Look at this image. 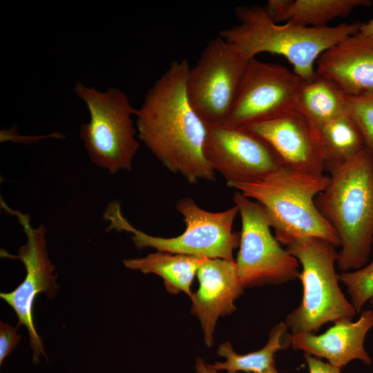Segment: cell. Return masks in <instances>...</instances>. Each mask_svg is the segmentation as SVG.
Here are the masks:
<instances>
[{"instance_id": "cell-1", "label": "cell", "mask_w": 373, "mask_h": 373, "mask_svg": "<svg viewBox=\"0 0 373 373\" xmlns=\"http://www.w3.org/2000/svg\"><path fill=\"white\" fill-rule=\"evenodd\" d=\"M186 59L170 64L149 90L136 113L138 138L171 172L188 182L214 181L204 154L207 125L190 104Z\"/></svg>"}, {"instance_id": "cell-2", "label": "cell", "mask_w": 373, "mask_h": 373, "mask_svg": "<svg viewBox=\"0 0 373 373\" xmlns=\"http://www.w3.org/2000/svg\"><path fill=\"white\" fill-rule=\"evenodd\" d=\"M327 167L329 183L315 204L338 238L339 269L356 270L368 262L373 242V155L365 147Z\"/></svg>"}, {"instance_id": "cell-3", "label": "cell", "mask_w": 373, "mask_h": 373, "mask_svg": "<svg viewBox=\"0 0 373 373\" xmlns=\"http://www.w3.org/2000/svg\"><path fill=\"white\" fill-rule=\"evenodd\" d=\"M235 15L238 24L221 30L219 36L247 60L262 52L283 56L305 82L316 76L318 57L334 45L357 33L361 24L344 23L323 28L291 22L279 25L258 6H238Z\"/></svg>"}, {"instance_id": "cell-4", "label": "cell", "mask_w": 373, "mask_h": 373, "mask_svg": "<svg viewBox=\"0 0 373 373\" xmlns=\"http://www.w3.org/2000/svg\"><path fill=\"white\" fill-rule=\"evenodd\" d=\"M329 180L328 175H312L283 166L260 180L227 185L261 204L280 244L286 246L296 239L314 237L339 247L336 234L315 204Z\"/></svg>"}, {"instance_id": "cell-5", "label": "cell", "mask_w": 373, "mask_h": 373, "mask_svg": "<svg viewBox=\"0 0 373 373\" xmlns=\"http://www.w3.org/2000/svg\"><path fill=\"white\" fill-rule=\"evenodd\" d=\"M285 247L301 266L298 278L303 287L300 305L285 322L291 334H316L329 322L352 321L356 312L342 292L335 269L336 247L314 237L294 240Z\"/></svg>"}, {"instance_id": "cell-6", "label": "cell", "mask_w": 373, "mask_h": 373, "mask_svg": "<svg viewBox=\"0 0 373 373\" xmlns=\"http://www.w3.org/2000/svg\"><path fill=\"white\" fill-rule=\"evenodd\" d=\"M175 208L182 216L186 228L173 238L151 236L136 229L122 215L117 202L108 206L104 218L109 222L108 231L131 233L137 249L152 247L158 251L235 261L233 252L239 247L240 238V232L232 231L238 213L236 204L225 211L211 212L200 208L192 198L184 197L177 201Z\"/></svg>"}, {"instance_id": "cell-7", "label": "cell", "mask_w": 373, "mask_h": 373, "mask_svg": "<svg viewBox=\"0 0 373 373\" xmlns=\"http://www.w3.org/2000/svg\"><path fill=\"white\" fill-rule=\"evenodd\" d=\"M75 92L90 113L89 122L80 127L79 137L91 162L111 175L130 171L140 146L132 118L137 109L117 88L101 92L77 82Z\"/></svg>"}, {"instance_id": "cell-8", "label": "cell", "mask_w": 373, "mask_h": 373, "mask_svg": "<svg viewBox=\"0 0 373 373\" xmlns=\"http://www.w3.org/2000/svg\"><path fill=\"white\" fill-rule=\"evenodd\" d=\"M233 201L241 218L236 265L244 288L280 285L298 278V261L272 234L261 204L238 191L233 195Z\"/></svg>"}, {"instance_id": "cell-9", "label": "cell", "mask_w": 373, "mask_h": 373, "mask_svg": "<svg viewBox=\"0 0 373 373\" xmlns=\"http://www.w3.org/2000/svg\"><path fill=\"white\" fill-rule=\"evenodd\" d=\"M249 61L218 36L208 42L189 68L187 97L206 125L227 122Z\"/></svg>"}, {"instance_id": "cell-10", "label": "cell", "mask_w": 373, "mask_h": 373, "mask_svg": "<svg viewBox=\"0 0 373 373\" xmlns=\"http://www.w3.org/2000/svg\"><path fill=\"white\" fill-rule=\"evenodd\" d=\"M3 208L9 213L16 216L22 226L27 241L21 245L17 255H12L1 250V256L18 259L26 269L23 282L10 292H1L0 297L15 311L18 318V326L27 328L30 345L33 352L32 363L39 362L42 354L47 360L42 340L38 334L33 321V305L38 294L44 293L48 298H54L59 286L56 283L57 276L54 274L55 265L51 263L47 250L46 233L43 224L37 228L30 224L28 214L15 211L1 201Z\"/></svg>"}, {"instance_id": "cell-11", "label": "cell", "mask_w": 373, "mask_h": 373, "mask_svg": "<svg viewBox=\"0 0 373 373\" xmlns=\"http://www.w3.org/2000/svg\"><path fill=\"white\" fill-rule=\"evenodd\" d=\"M303 83L283 66L250 59L225 124L245 127L297 109Z\"/></svg>"}, {"instance_id": "cell-12", "label": "cell", "mask_w": 373, "mask_h": 373, "mask_svg": "<svg viewBox=\"0 0 373 373\" xmlns=\"http://www.w3.org/2000/svg\"><path fill=\"white\" fill-rule=\"evenodd\" d=\"M204 157L227 184L262 180L283 167L269 145L244 127L207 125Z\"/></svg>"}, {"instance_id": "cell-13", "label": "cell", "mask_w": 373, "mask_h": 373, "mask_svg": "<svg viewBox=\"0 0 373 373\" xmlns=\"http://www.w3.org/2000/svg\"><path fill=\"white\" fill-rule=\"evenodd\" d=\"M263 139L283 166L323 175L325 154L318 126L298 108L244 127Z\"/></svg>"}, {"instance_id": "cell-14", "label": "cell", "mask_w": 373, "mask_h": 373, "mask_svg": "<svg viewBox=\"0 0 373 373\" xmlns=\"http://www.w3.org/2000/svg\"><path fill=\"white\" fill-rule=\"evenodd\" d=\"M197 276L199 288L191 296V312L199 319L207 346L213 343L217 320L236 310L234 301L243 293L235 261L205 258Z\"/></svg>"}, {"instance_id": "cell-15", "label": "cell", "mask_w": 373, "mask_h": 373, "mask_svg": "<svg viewBox=\"0 0 373 373\" xmlns=\"http://www.w3.org/2000/svg\"><path fill=\"white\" fill-rule=\"evenodd\" d=\"M316 71L347 96L373 92V37H347L318 57Z\"/></svg>"}, {"instance_id": "cell-16", "label": "cell", "mask_w": 373, "mask_h": 373, "mask_svg": "<svg viewBox=\"0 0 373 373\" xmlns=\"http://www.w3.org/2000/svg\"><path fill=\"white\" fill-rule=\"evenodd\" d=\"M333 323L320 335L291 334V345L316 358H324L339 368L353 360L370 365L372 359L365 350L364 342L367 332L373 327V310L363 311L356 321L341 319Z\"/></svg>"}, {"instance_id": "cell-17", "label": "cell", "mask_w": 373, "mask_h": 373, "mask_svg": "<svg viewBox=\"0 0 373 373\" xmlns=\"http://www.w3.org/2000/svg\"><path fill=\"white\" fill-rule=\"evenodd\" d=\"M204 259L157 251L145 257L124 259L123 263L129 269L160 276L169 293L184 292L191 298V286Z\"/></svg>"}, {"instance_id": "cell-18", "label": "cell", "mask_w": 373, "mask_h": 373, "mask_svg": "<svg viewBox=\"0 0 373 373\" xmlns=\"http://www.w3.org/2000/svg\"><path fill=\"white\" fill-rule=\"evenodd\" d=\"M291 343V334L285 323L276 325L270 331L266 345L260 350L245 354L236 353L229 342L222 343L218 354L226 358L224 362L211 365L216 371L224 370L227 373H261L275 365L274 355L280 350L287 349Z\"/></svg>"}, {"instance_id": "cell-19", "label": "cell", "mask_w": 373, "mask_h": 373, "mask_svg": "<svg viewBox=\"0 0 373 373\" xmlns=\"http://www.w3.org/2000/svg\"><path fill=\"white\" fill-rule=\"evenodd\" d=\"M298 109L318 127L347 113L346 95L332 82L317 74L312 79L304 81Z\"/></svg>"}, {"instance_id": "cell-20", "label": "cell", "mask_w": 373, "mask_h": 373, "mask_svg": "<svg viewBox=\"0 0 373 373\" xmlns=\"http://www.w3.org/2000/svg\"><path fill=\"white\" fill-rule=\"evenodd\" d=\"M325 154L326 167L345 162L365 148L361 131L345 113L318 126Z\"/></svg>"}, {"instance_id": "cell-21", "label": "cell", "mask_w": 373, "mask_h": 373, "mask_svg": "<svg viewBox=\"0 0 373 373\" xmlns=\"http://www.w3.org/2000/svg\"><path fill=\"white\" fill-rule=\"evenodd\" d=\"M370 0H287L284 21L303 26L323 28L332 19L346 17Z\"/></svg>"}, {"instance_id": "cell-22", "label": "cell", "mask_w": 373, "mask_h": 373, "mask_svg": "<svg viewBox=\"0 0 373 373\" xmlns=\"http://www.w3.org/2000/svg\"><path fill=\"white\" fill-rule=\"evenodd\" d=\"M338 279L347 287L356 313L367 302L373 305V259L358 269L342 272L338 274Z\"/></svg>"}, {"instance_id": "cell-23", "label": "cell", "mask_w": 373, "mask_h": 373, "mask_svg": "<svg viewBox=\"0 0 373 373\" xmlns=\"http://www.w3.org/2000/svg\"><path fill=\"white\" fill-rule=\"evenodd\" d=\"M347 113L360 128L365 147L373 155V92L347 96Z\"/></svg>"}, {"instance_id": "cell-24", "label": "cell", "mask_w": 373, "mask_h": 373, "mask_svg": "<svg viewBox=\"0 0 373 373\" xmlns=\"http://www.w3.org/2000/svg\"><path fill=\"white\" fill-rule=\"evenodd\" d=\"M19 327L17 325L14 327L8 323L0 322V365L19 342L21 335L17 333Z\"/></svg>"}, {"instance_id": "cell-25", "label": "cell", "mask_w": 373, "mask_h": 373, "mask_svg": "<svg viewBox=\"0 0 373 373\" xmlns=\"http://www.w3.org/2000/svg\"><path fill=\"white\" fill-rule=\"evenodd\" d=\"M305 360L307 364L309 373H341V368L323 362L321 358L305 353Z\"/></svg>"}, {"instance_id": "cell-26", "label": "cell", "mask_w": 373, "mask_h": 373, "mask_svg": "<svg viewBox=\"0 0 373 373\" xmlns=\"http://www.w3.org/2000/svg\"><path fill=\"white\" fill-rule=\"evenodd\" d=\"M196 373H217V371L212 367L211 365H205L202 359H196Z\"/></svg>"}, {"instance_id": "cell-27", "label": "cell", "mask_w": 373, "mask_h": 373, "mask_svg": "<svg viewBox=\"0 0 373 373\" xmlns=\"http://www.w3.org/2000/svg\"><path fill=\"white\" fill-rule=\"evenodd\" d=\"M359 32L364 35L373 37V19L365 23H361Z\"/></svg>"}, {"instance_id": "cell-28", "label": "cell", "mask_w": 373, "mask_h": 373, "mask_svg": "<svg viewBox=\"0 0 373 373\" xmlns=\"http://www.w3.org/2000/svg\"><path fill=\"white\" fill-rule=\"evenodd\" d=\"M261 373H279V372L276 370V366L273 365L272 367H269V369H267V370Z\"/></svg>"}]
</instances>
